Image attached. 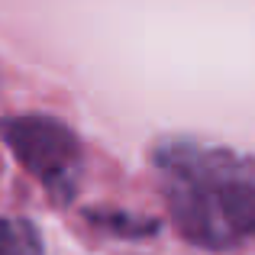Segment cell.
I'll list each match as a JSON object with an SVG mask.
<instances>
[{"label":"cell","mask_w":255,"mask_h":255,"mask_svg":"<svg viewBox=\"0 0 255 255\" xmlns=\"http://www.w3.org/2000/svg\"><path fill=\"white\" fill-rule=\"evenodd\" d=\"M0 255H45L36 226L26 220H0Z\"/></svg>","instance_id":"obj_3"},{"label":"cell","mask_w":255,"mask_h":255,"mask_svg":"<svg viewBox=\"0 0 255 255\" xmlns=\"http://www.w3.org/2000/svg\"><path fill=\"white\" fill-rule=\"evenodd\" d=\"M94 223H100L110 233H123V236H142V233H152L155 223L142 217H110V213H91Z\"/></svg>","instance_id":"obj_4"},{"label":"cell","mask_w":255,"mask_h":255,"mask_svg":"<svg viewBox=\"0 0 255 255\" xmlns=\"http://www.w3.org/2000/svg\"><path fill=\"white\" fill-rule=\"evenodd\" d=\"M178 233L200 249H236L255 239V162L230 149L171 139L152 152Z\"/></svg>","instance_id":"obj_1"},{"label":"cell","mask_w":255,"mask_h":255,"mask_svg":"<svg viewBox=\"0 0 255 255\" xmlns=\"http://www.w3.org/2000/svg\"><path fill=\"white\" fill-rule=\"evenodd\" d=\"M0 136L49 197L68 200L78 187L81 174V142L78 136L55 117L42 113H19V117L0 120Z\"/></svg>","instance_id":"obj_2"}]
</instances>
